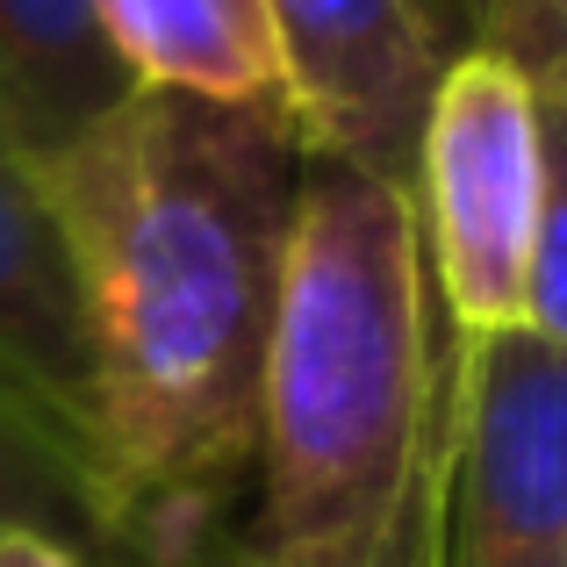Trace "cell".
I'll list each match as a JSON object with an SVG mask.
<instances>
[{"instance_id": "3957f363", "label": "cell", "mask_w": 567, "mask_h": 567, "mask_svg": "<svg viewBox=\"0 0 567 567\" xmlns=\"http://www.w3.org/2000/svg\"><path fill=\"white\" fill-rule=\"evenodd\" d=\"M532 216H539L532 72L488 43H467L439 65L410 158V223L453 346L525 331Z\"/></svg>"}, {"instance_id": "52a82bcc", "label": "cell", "mask_w": 567, "mask_h": 567, "mask_svg": "<svg viewBox=\"0 0 567 567\" xmlns=\"http://www.w3.org/2000/svg\"><path fill=\"white\" fill-rule=\"evenodd\" d=\"M123 94L130 72L101 37V0H0V123L37 173Z\"/></svg>"}, {"instance_id": "ba28073f", "label": "cell", "mask_w": 567, "mask_h": 567, "mask_svg": "<svg viewBox=\"0 0 567 567\" xmlns=\"http://www.w3.org/2000/svg\"><path fill=\"white\" fill-rule=\"evenodd\" d=\"M101 37L144 94L280 101V58L259 0H101Z\"/></svg>"}, {"instance_id": "8fae6325", "label": "cell", "mask_w": 567, "mask_h": 567, "mask_svg": "<svg viewBox=\"0 0 567 567\" xmlns=\"http://www.w3.org/2000/svg\"><path fill=\"white\" fill-rule=\"evenodd\" d=\"M474 43L567 86V0H474Z\"/></svg>"}, {"instance_id": "5b68a950", "label": "cell", "mask_w": 567, "mask_h": 567, "mask_svg": "<svg viewBox=\"0 0 567 567\" xmlns=\"http://www.w3.org/2000/svg\"><path fill=\"white\" fill-rule=\"evenodd\" d=\"M302 158L410 194L445 43L424 0H259Z\"/></svg>"}, {"instance_id": "7c38bea8", "label": "cell", "mask_w": 567, "mask_h": 567, "mask_svg": "<svg viewBox=\"0 0 567 567\" xmlns=\"http://www.w3.org/2000/svg\"><path fill=\"white\" fill-rule=\"evenodd\" d=\"M0 567H101V560L72 539H51V532H0Z\"/></svg>"}, {"instance_id": "4fadbf2b", "label": "cell", "mask_w": 567, "mask_h": 567, "mask_svg": "<svg viewBox=\"0 0 567 567\" xmlns=\"http://www.w3.org/2000/svg\"><path fill=\"white\" fill-rule=\"evenodd\" d=\"M0 144H8V152H14V137H8V123H0ZM14 158H22V152H14Z\"/></svg>"}, {"instance_id": "5bb4252c", "label": "cell", "mask_w": 567, "mask_h": 567, "mask_svg": "<svg viewBox=\"0 0 567 567\" xmlns=\"http://www.w3.org/2000/svg\"><path fill=\"white\" fill-rule=\"evenodd\" d=\"M202 567H237V560H230V554H223V560H202Z\"/></svg>"}, {"instance_id": "7a4b0ae2", "label": "cell", "mask_w": 567, "mask_h": 567, "mask_svg": "<svg viewBox=\"0 0 567 567\" xmlns=\"http://www.w3.org/2000/svg\"><path fill=\"white\" fill-rule=\"evenodd\" d=\"M453 338L410 194L302 158L237 567H431Z\"/></svg>"}, {"instance_id": "8992f818", "label": "cell", "mask_w": 567, "mask_h": 567, "mask_svg": "<svg viewBox=\"0 0 567 567\" xmlns=\"http://www.w3.org/2000/svg\"><path fill=\"white\" fill-rule=\"evenodd\" d=\"M0 374L58 416L94 460V402H86V338L72 259L51 187L29 158L0 144Z\"/></svg>"}, {"instance_id": "6da1fadb", "label": "cell", "mask_w": 567, "mask_h": 567, "mask_svg": "<svg viewBox=\"0 0 567 567\" xmlns=\"http://www.w3.org/2000/svg\"><path fill=\"white\" fill-rule=\"evenodd\" d=\"M295 181L302 144L280 101L144 86L43 166L80 295L94 474L115 554L137 567L230 554Z\"/></svg>"}, {"instance_id": "277c9868", "label": "cell", "mask_w": 567, "mask_h": 567, "mask_svg": "<svg viewBox=\"0 0 567 567\" xmlns=\"http://www.w3.org/2000/svg\"><path fill=\"white\" fill-rule=\"evenodd\" d=\"M431 567H567V352L532 331L453 346Z\"/></svg>"}, {"instance_id": "30bf717a", "label": "cell", "mask_w": 567, "mask_h": 567, "mask_svg": "<svg viewBox=\"0 0 567 567\" xmlns=\"http://www.w3.org/2000/svg\"><path fill=\"white\" fill-rule=\"evenodd\" d=\"M539 101V216H532L525 259V331L567 352V86L532 72Z\"/></svg>"}, {"instance_id": "9c48e42d", "label": "cell", "mask_w": 567, "mask_h": 567, "mask_svg": "<svg viewBox=\"0 0 567 567\" xmlns=\"http://www.w3.org/2000/svg\"><path fill=\"white\" fill-rule=\"evenodd\" d=\"M0 532H51L86 554H115L109 496L86 445L8 374H0Z\"/></svg>"}]
</instances>
